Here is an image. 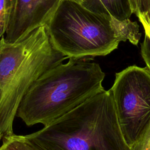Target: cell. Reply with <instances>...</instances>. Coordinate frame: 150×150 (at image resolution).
<instances>
[{"label":"cell","instance_id":"cell-6","mask_svg":"<svg viewBox=\"0 0 150 150\" xmlns=\"http://www.w3.org/2000/svg\"><path fill=\"white\" fill-rule=\"evenodd\" d=\"M62 0H15L4 35L16 42L34 29L45 25Z\"/></svg>","mask_w":150,"mask_h":150},{"label":"cell","instance_id":"cell-3","mask_svg":"<svg viewBox=\"0 0 150 150\" xmlns=\"http://www.w3.org/2000/svg\"><path fill=\"white\" fill-rule=\"evenodd\" d=\"M105 74L87 59L70 58L45 72L30 87L16 116L29 127L47 126L103 91Z\"/></svg>","mask_w":150,"mask_h":150},{"label":"cell","instance_id":"cell-8","mask_svg":"<svg viewBox=\"0 0 150 150\" xmlns=\"http://www.w3.org/2000/svg\"><path fill=\"white\" fill-rule=\"evenodd\" d=\"M0 150H36L25 138L24 135L12 134L2 138Z\"/></svg>","mask_w":150,"mask_h":150},{"label":"cell","instance_id":"cell-16","mask_svg":"<svg viewBox=\"0 0 150 150\" xmlns=\"http://www.w3.org/2000/svg\"><path fill=\"white\" fill-rule=\"evenodd\" d=\"M78 1H80V2H81V1H82V0H78Z\"/></svg>","mask_w":150,"mask_h":150},{"label":"cell","instance_id":"cell-2","mask_svg":"<svg viewBox=\"0 0 150 150\" xmlns=\"http://www.w3.org/2000/svg\"><path fill=\"white\" fill-rule=\"evenodd\" d=\"M54 47L68 59L105 56L121 42H139V26L96 13L78 0H62L45 25Z\"/></svg>","mask_w":150,"mask_h":150},{"label":"cell","instance_id":"cell-4","mask_svg":"<svg viewBox=\"0 0 150 150\" xmlns=\"http://www.w3.org/2000/svg\"><path fill=\"white\" fill-rule=\"evenodd\" d=\"M68 59L53 46L46 25L14 42L0 39V135L13 134L19 104L32 84Z\"/></svg>","mask_w":150,"mask_h":150},{"label":"cell","instance_id":"cell-13","mask_svg":"<svg viewBox=\"0 0 150 150\" xmlns=\"http://www.w3.org/2000/svg\"><path fill=\"white\" fill-rule=\"evenodd\" d=\"M138 19L144 27L145 33V35H146L150 39V15L148 16L141 17Z\"/></svg>","mask_w":150,"mask_h":150},{"label":"cell","instance_id":"cell-14","mask_svg":"<svg viewBox=\"0 0 150 150\" xmlns=\"http://www.w3.org/2000/svg\"><path fill=\"white\" fill-rule=\"evenodd\" d=\"M6 2L7 8H8V11L9 12V17H10V15L11 13L13 8L15 0H6Z\"/></svg>","mask_w":150,"mask_h":150},{"label":"cell","instance_id":"cell-10","mask_svg":"<svg viewBox=\"0 0 150 150\" xmlns=\"http://www.w3.org/2000/svg\"><path fill=\"white\" fill-rule=\"evenodd\" d=\"M9 19L6 0H0V39L4 35Z\"/></svg>","mask_w":150,"mask_h":150},{"label":"cell","instance_id":"cell-11","mask_svg":"<svg viewBox=\"0 0 150 150\" xmlns=\"http://www.w3.org/2000/svg\"><path fill=\"white\" fill-rule=\"evenodd\" d=\"M130 148L131 150H150V124L139 139Z\"/></svg>","mask_w":150,"mask_h":150},{"label":"cell","instance_id":"cell-7","mask_svg":"<svg viewBox=\"0 0 150 150\" xmlns=\"http://www.w3.org/2000/svg\"><path fill=\"white\" fill-rule=\"evenodd\" d=\"M86 7L96 13L110 15L123 21L132 14L128 0H82Z\"/></svg>","mask_w":150,"mask_h":150},{"label":"cell","instance_id":"cell-15","mask_svg":"<svg viewBox=\"0 0 150 150\" xmlns=\"http://www.w3.org/2000/svg\"><path fill=\"white\" fill-rule=\"evenodd\" d=\"M2 136L0 135V141H1V140L2 139Z\"/></svg>","mask_w":150,"mask_h":150},{"label":"cell","instance_id":"cell-1","mask_svg":"<svg viewBox=\"0 0 150 150\" xmlns=\"http://www.w3.org/2000/svg\"><path fill=\"white\" fill-rule=\"evenodd\" d=\"M24 137L36 150H131L120 130L110 89Z\"/></svg>","mask_w":150,"mask_h":150},{"label":"cell","instance_id":"cell-5","mask_svg":"<svg viewBox=\"0 0 150 150\" xmlns=\"http://www.w3.org/2000/svg\"><path fill=\"white\" fill-rule=\"evenodd\" d=\"M118 123L131 147L150 124V71L148 67L129 66L115 74L110 88Z\"/></svg>","mask_w":150,"mask_h":150},{"label":"cell","instance_id":"cell-9","mask_svg":"<svg viewBox=\"0 0 150 150\" xmlns=\"http://www.w3.org/2000/svg\"><path fill=\"white\" fill-rule=\"evenodd\" d=\"M132 13L137 17L150 15V0H128Z\"/></svg>","mask_w":150,"mask_h":150},{"label":"cell","instance_id":"cell-12","mask_svg":"<svg viewBox=\"0 0 150 150\" xmlns=\"http://www.w3.org/2000/svg\"><path fill=\"white\" fill-rule=\"evenodd\" d=\"M141 56L150 71V39L145 35L144 39L141 45Z\"/></svg>","mask_w":150,"mask_h":150}]
</instances>
